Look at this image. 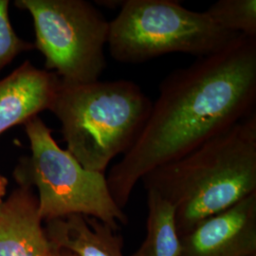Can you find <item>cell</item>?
<instances>
[{"instance_id":"obj_15","label":"cell","mask_w":256,"mask_h":256,"mask_svg":"<svg viewBox=\"0 0 256 256\" xmlns=\"http://www.w3.org/2000/svg\"><path fill=\"white\" fill-rule=\"evenodd\" d=\"M52 252H54V256H74L72 254L63 250H59L56 248L52 247Z\"/></svg>"},{"instance_id":"obj_7","label":"cell","mask_w":256,"mask_h":256,"mask_svg":"<svg viewBox=\"0 0 256 256\" xmlns=\"http://www.w3.org/2000/svg\"><path fill=\"white\" fill-rule=\"evenodd\" d=\"M256 254V192L180 238L178 256Z\"/></svg>"},{"instance_id":"obj_6","label":"cell","mask_w":256,"mask_h":256,"mask_svg":"<svg viewBox=\"0 0 256 256\" xmlns=\"http://www.w3.org/2000/svg\"><path fill=\"white\" fill-rule=\"evenodd\" d=\"M32 16L36 46L45 57L46 70L64 84L100 80L106 68L110 21L84 0H18Z\"/></svg>"},{"instance_id":"obj_4","label":"cell","mask_w":256,"mask_h":256,"mask_svg":"<svg viewBox=\"0 0 256 256\" xmlns=\"http://www.w3.org/2000/svg\"><path fill=\"white\" fill-rule=\"evenodd\" d=\"M216 26L205 12L176 0H124L110 21L108 46L122 64H142L169 54H212L238 37Z\"/></svg>"},{"instance_id":"obj_12","label":"cell","mask_w":256,"mask_h":256,"mask_svg":"<svg viewBox=\"0 0 256 256\" xmlns=\"http://www.w3.org/2000/svg\"><path fill=\"white\" fill-rule=\"evenodd\" d=\"M206 12L216 26L226 32L256 38V0H220Z\"/></svg>"},{"instance_id":"obj_17","label":"cell","mask_w":256,"mask_h":256,"mask_svg":"<svg viewBox=\"0 0 256 256\" xmlns=\"http://www.w3.org/2000/svg\"><path fill=\"white\" fill-rule=\"evenodd\" d=\"M1 202H2V200H1V198H0V203H1Z\"/></svg>"},{"instance_id":"obj_1","label":"cell","mask_w":256,"mask_h":256,"mask_svg":"<svg viewBox=\"0 0 256 256\" xmlns=\"http://www.w3.org/2000/svg\"><path fill=\"white\" fill-rule=\"evenodd\" d=\"M256 104V38L238 36L168 74L135 144L106 176L113 200L124 210L144 176L247 118Z\"/></svg>"},{"instance_id":"obj_9","label":"cell","mask_w":256,"mask_h":256,"mask_svg":"<svg viewBox=\"0 0 256 256\" xmlns=\"http://www.w3.org/2000/svg\"><path fill=\"white\" fill-rule=\"evenodd\" d=\"M37 200L27 189L0 203V256H54Z\"/></svg>"},{"instance_id":"obj_18","label":"cell","mask_w":256,"mask_h":256,"mask_svg":"<svg viewBox=\"0 0 256 256\" xmlns=\"http://www.w3.org/2000/svg\"></svg>"},{"instance_id":"obj_5","label":"cell","mask_w":256,"mask_h":256,"mask_svg":"<svg viewBox=\"0 0 256 256\" xmlns=\"http://www.w3.org/2000/svg\"><path fill=\"white\" fill-rule=\"evenodd\" d=\"M24 126L32 154L18 172L25 174V186L37 187L41 220L81 214L114 230L128 223V216L113 200L104 173L82 167L66 149L58 146L52 130L38 116Z\"/></svg>"},{"instance_id":"obj_11","label":"cell","mask_w":256,"mask_h":256,"mask_svg":"<svg viewBox=\"0 0 256 256\" xmlns=\"http://www.w3.org/2000/svg\"><path fill=\"white\" fill-rule=\"evenodd\" d=\"M146 192V236L130 256H180V238L176 227L173 206L156 192Z\"/></svg>"},{"instance_id":"obj_8","label":"cell","mask_w":256,"mask_h":256,"mask_svg":"<svg viewBox=\"0 0 256 256\" xmlns=\"http://www.w3.org/2000/svg\"><path fill=\"white\" fill-rule=\"evenodd\" d=\"M59 84L56 74L28 61L0 80V134L50 110Z\"/></svg>"},{"instance_id":"obj_13","label":"cell","mask_w":256,"mask_h":256,"mask_svg":"<svg viewBox=\"0 0 256 256\" xmlns=\"http://www.w3.org/2000/svg\"><path fill=\"white\" fill-rule=\"evenodd\" d=\"M34 48L14 30L9 18V1L0 0V70L19 54Z\"/></svg>"},{"instance_id":"obj_14","label":"cell","mask_w":256,"mask_h":256,"mask_svg":"<svg viewBox=\"0 0 256 256\" xmlns=\"http://www.w3.org/2000/svg\"><path fill=\"white\" fill-rule=\"evenodd\" d=\"M100 5L102 6H106L108 8H116V7H120L122 5L124 1H117V0H114V1H100L99 2Z\"/></svg>"},{"instance_id":"obj_3","label":"cell","mask_w":256,"mask_h":256,"mask_svg":"<svg viewBox=\"0 0 256 256\" xmlns=\"http://www.w3.org/2000/svg\"><path fill=\"white\" fill-rule=\"evenodd\" d=\"M153 102L129 80L88 84L61 82L50 104L59 120L66 150L82 167L104 173L135 144Z\"/></svg>"},{"instance_id":"obj_10","label":"cell","mask_w":256,"mask_h":256,"mask_svg":"<svg viewBox=\"0 0 256 256\" xmlns=\"http://www.w3.org/2000/svg\"><path fill=\"white\" fill-rule=\"evenodd\" d=\"M116 230L99 220L74 214L48 221L52 247L74 256H124V241Z\"/></svg>"},{"instance_id":"obj_16","label":"cell","mask_w":256,"mask_h":256,"mask_svg":"<svg viewBox=\"0 0 256 256\" xmlns=\"http://www.w3.org/2000/svg\"><path fill=\"white\" fill-rule=\"evenodd\" d=\"M6 184H7L6 180H5L3 176H0V198H2V196L4 194Z\"/></svg>"},{"instance_id":"obj_2","label":"cell","mask_w":256,"mask_h":256,"mask_svg":"<svg viewBox=\"0 0 256 256\" xmlns=\"http://www.w3.org/2000/svg\"><path fill=\"white\" fill-rule=\"evenodd\" d=\"M169 202L180 238L256 192V113L140 180Z\"/></svg>"}]
</instances>
